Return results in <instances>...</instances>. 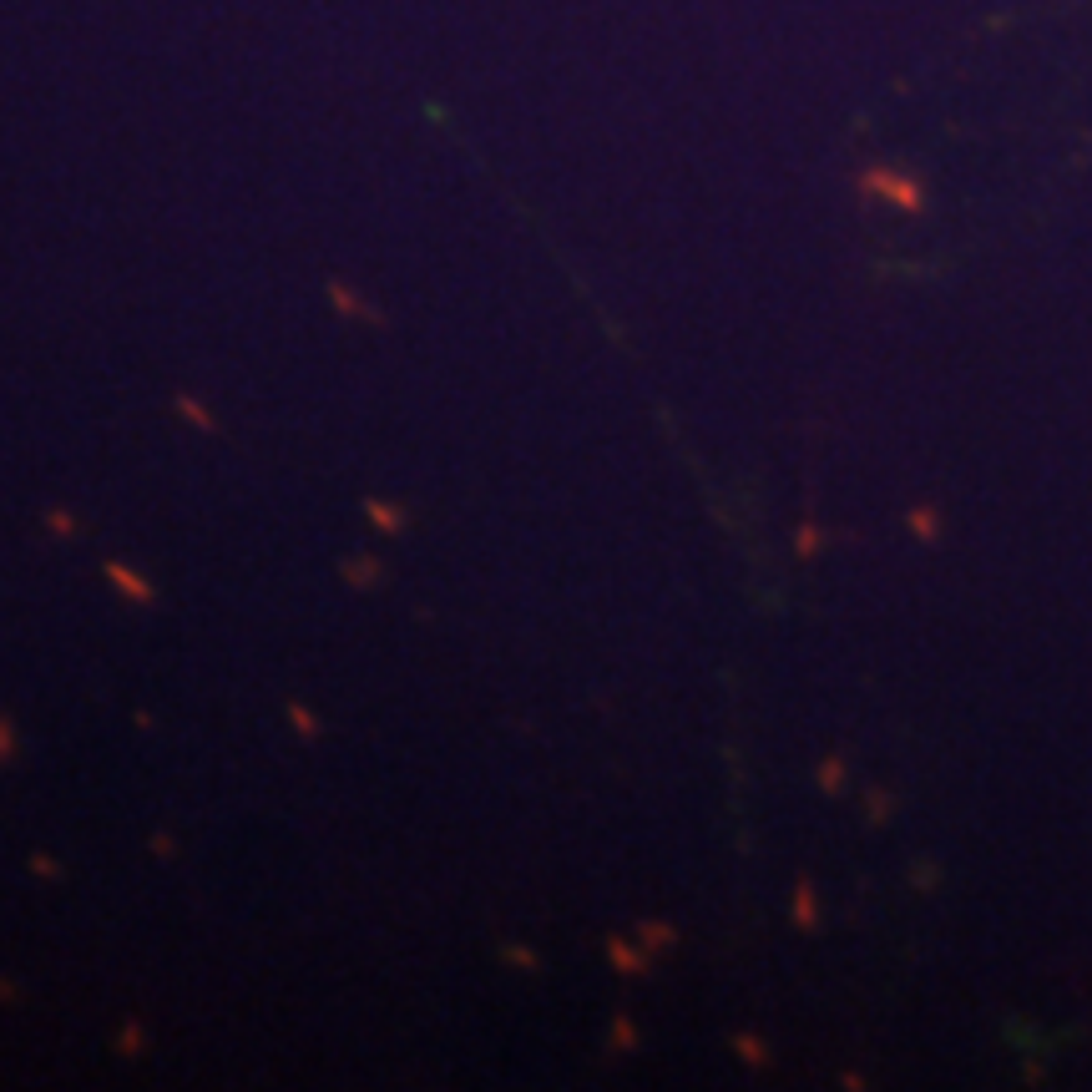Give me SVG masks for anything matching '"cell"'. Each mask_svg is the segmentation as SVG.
Here are the masks:
<instances>
[{
	"label": "cell",
	"instance_id": "6da1fadb",
	"mask_svg": "<svg viewBox=\"0 0 1092 1092\" xmlns=\"http://www.w3.org/2000/svg\"><path fill=\"white\" fill-rule=\"evenodd\" d=\"M106 577H111V581H117V587H122V592H127V597H142V602H147V597H152V587H147V581H142V577H131V572H127V567H117V561H106Z\"/></svg>",
	"mask_w": 1092,
	"mask_h": 1092
},
{
	"label": "cell",
	"instance_id": "5b68a950",
	"mask_svg": "<svg viewBox=\"0 0 1092 1092\" xmlns=\"http://www.w3.org/2000/svg\"><path fill=\"white\" fill-rule=\"evenodd\" d=\"M369 516L380 521V526H390V531H394V526H400V511H390L385 501H369Z\"/></svg>",
	"mask_w": 1092,
	"mask_h": 1092
},
{
	"label": "cell",
	"instance_id": "3957f363",
	"mask_svg": "<svg viewBox=\"0 0 1092 1092\" xmlns=\"http://www.w3.org/2000/svg\"><path fill=\"white\" fill-rule=\"evenodd\" d=\"M607 951H612V961L623 966V971H643V966H648L637 951H627V946H623V940H607Z\"/></svg>",
	"mask_w": 1092,
	"mask_h": 1092
},
{
	"label": "cell",
	"instance_id": "7a4b0ae2",
	"mask_svg": "<svg viewBox=\"0 0 1092 1092\" xmlns=\"http://www.w3.org/2000/svg\"><path fill=\"white\" fill-rule=\"evenodd\" d=\"M794 915H799V926H815V890H809V880L794 890Z\"/></svg>",
	"mask_w": 1092,
	"mask_h": 1092
},
{
	"label": "cell",
	"instance_id": "277c9868",
	"mask_svg": "<svg viewBox=\"0 0 1092 1092\" xmlns=\"http://www.w3.org/2000/svg\"><path fill=\"white\" fill-rule=\"evenodd\" d=\"M10 754H15V728H10L6 713H0V764H6Z\"/></svg>",
	"mask_w": 1092,
	"mask_h": 1092
},
{
	"label": "cell",
	"instance_id": "9c48e42d",
	"mask_svg": "<svg viewBox=\"0 0 1092 1092\" xmlns=\"http://www.w3.org/2000/svg\"><path fill=\"white\" fill-rule=\"evenodd\" d=\"M819 779H824V789H835V784L844 779V769H840V759H835V764H824V769H819Z\"/></svg>",
	"mask_w": 1092,
	"mask_h": 1092
},
{
	"label": "cell",
	"instance_id": "8992f818",
	"mask_svg": "<svg viewBox=\"0 0 1092 1092\" xmlns=\"http://www.w3.org/2000/svg\"><path fill=\"white\" fill-rule=\"evenodd\" d=\"M344 577H354V581H369V577H380V567H369V561H349V567H344Z\"/></svg>",
	"mask_w": 1092,
	"mask_h": 1092
},
{
	"label": "cell",
	"instance_id": "52a82bcc",
	"mask_svg": "<svg viewBox=\"0 0 1092 1092\" xmlns=\"http://www.w3.org/2000/svg\"><path fill=\"white\" fill-rule=\"evenodd\" d=\"M911 526H915L920 536H936V516H931V511H915V516H911Z\"/></svg>",
	"mask_w": 1092,
	"mask_h": 1092
},
{
	"label": "cell",
	"instance_id": "ba28073f",
	"mask_svg": "<svg viewBox=\"0 0 1092 1092\" xmlns=\"http://www.w3.org/2000/svg\"><path fill=\"white\" fill-rule=\"evenodd\" d=\"M294 723H298V728H304V733H309V739H314V733H319V723H314V713H309V708H298V703H294Z\"/></svg>",
	"mask_w": 1092,
	"mask_h": 1092
},
{
	"label": "cell",
	"instance_id": "30bf717a",
	"mask_svg": "<svg viewBox=\"0 0 1092 1092\" xmlns=\"http://www.w3.org/2000/svg\"><path fill=\"white\" fill-rule=\"evenodd\" d=\"M739 1052H744V1057H748V1062H764V1047H759V1042H754V1037H739Z\"/></svg>",
	"mask_w": 1092,
	"mask_h": 1092
},
{
	"label": "cell",
	"instance_id": "8fae6325",
	"mask_svg": "<svg viewBox=\"0 0 1092 1092\" xmlns=\"http://www.w3.org/2000/svg\"><path fill=\"white\" fill-rule=\"evenodd\" d=\"M643 936L657 940V946H663V940H673V931H663V926H643Z\"/></svg>",
	"mask_w": 1092,
	"mask_h": 1092
}]
</instances>
